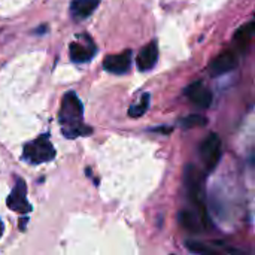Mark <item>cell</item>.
I'll return each mask as SVG.
<instances>
[{"instance_id": "cell-1", "label": "cell", "mask_w": 255, "mask_h": 255, "mask_svg": "<svg viewBox=\"0 0 255 255\" xmlns=\"http://www.w3.org/2000/svg\"><path fill=\"white\" fill-rule=\"evenodd\" d=\"M58 121L66 137H78L91 133L90 127L84 126V106L76 93H66L58 111Z\"/></svg>"}, {"instance_id": "cell-2", "label": "cell", "mask_w": 255, "mask_h": 255, "mask_svg": "<svg viewBox=\"0 0 255 255\" xmlns=\"http://www.w3.org/2000/svg\"><path fill=\"white\" fill-rule=\"evenodd\" d=\"M184 184H185V188H187V193H188L191 202L200 211V217L203 220L205 227H208V226L212 227L209 217L205 212V205H203V175L199 172V169L188 164L184 172Z\"/></svg>"}, {"instance_id": "cell-3", "label": "cell", "mask_w": 255, "mask_h": 255, "mask_svg": "<svg viewBox=\"0 0 255 255\" xmlns=\"http://www.w3.org/2000/svg\"><path fill=\"white\" fill-rule=\"evenodd\" d=\"M22 157H24V160H27L31 164H40V163L51 161L55 157V149L49 140V136L42 134L37 139L28 142L24 146Z\"/></svg>"}, {"instance_id": "cell-4", "label": "cell", "mask_w": 255, "mask_h": 255, "mask_svg": "<svg viewBox=\"0 0 255 255\" xmlns=\"http://www.w3.org/2000/svg\"><path fill=\"white\" fill-rule=\"evenodd\" d=\"M221 139L217 133L209 134L200 145V158L208 172H212L221 160Z\"/></svg>"}, {"instance_id": "cell-5", "label": "cell", "mask_w": 255, "mask_h": 255, "mask_svg": "<svg viewBox=\"0 0 255 255\" xmlns=\"http://www.w3.org/2000/svg\"><path fill=\"white\" fill-rule=\"evenodd\" d=\"M6 205L9 209L18 214H28L31 211V205L27 200V185L24 179H16V184L13 185L10 194L7 196Z\"/></svg>"}, {"instance_id": "cell-6", "label": "cell", "mask_w": 255, "mask_h": 255, "mask_svg": "<svg viewBox=\"0 0 255 255\" xmlns=\"http://www.w3.org/2000/svg\"><path fill=\"white\" fill-rule=\"evenodd\" d=\"M185 96L199 108L208 109L212 105V91L202 82L196 81L185 88Z\"/></svg>"}, {"instance_id": "cell-7", "label": "cell", "mask_w": 255, "mask_h": 255, "mask_svg": "<svg viewBox=\"0 0 255 255\" xmlns=\"http://www.w3.org/2000/svg\"><path fill=\"white\" fill-rule=\"evenodd\" d=\"M103 67L106 72L114 73V75H124L130 70L131 67V51H123L121 54H114L108 55L103 60Z\"/></svg>"}, {"instance_id": "cell-8", "label": "cell", "mask_w": 255, "mask_h": 255, "mask_svg": "<svg viewBox=\"0 0 255 255\" xmlns=\"http://www.w3.org/2000/svg\"><path fill=\"white\" fill-rule=\"evenodd\" d=\"M236 66H238L236 54L233 51H226L212 60V63L209 64V73L211 76H223L232 72Z\"/></svg>"}, {"instance_id": "cell-9", "label": "cell", "mask_w": 255, "mask_h": 255, "mask_svg": "<svg viewBox=\"0 0 255 255\" xmlns=\"http://www.w3.org/2000/svg\"><path fill=\"white\" fill-rule=\"evenodd\" d=\"M69 55L73 63H87L96 55V45L88 37L87 45L81 42H72L69 46Z\"/></svg>"}, {"instance_id": "cell-10", "label": "cell", "mask_w": 255, "mask_h": 255, "mask_svg": "<svg viewBox=\"0 0 255 255\" xmlns=\"http://www.w3.org/2000/svg\"><path fill=\"white\" fill-rule=\"evenodd\" d=\"M158 61V46H157V42H149L148 45H145L139 54H137V58H136V64L139 67V70L142 72H146V70H151Z\"/></svg>"}, {"instance_id": "cell-11", "label": "cell", "mask_w": 255, "mask_h": 255, "mask_svg": "<svg viewBox=\"0 0 255 255\" xmlns=\"http://www.w3.org/2000/svg\"><path fill=\"white\" fill-rule=\"evenodd\" d=\"M178 221H179V226L190 233H200L202 229L205 227L202 217L193 211H181L178 214Z\"/></svg>"}, {"instance_id": "cell-12", "label": "cell", "mask_w": 255, "mask_h": 255, "mask_svg": "<svg viewBox=\"0 0 255 255\" xmlns=\"http://www.w3.org/2000/svg\"><path fill=\"white\" fill-rule=\"evenodd\" d=\"M100 0H73L70 4V13L75 19L88 18L99 6Z\"/></svg>"}, {"instance_id": "cell-13", "label": "cell", "mask_w": 255, "mask_h": 255, "mask_svg": "<svg viewBox=\"0 0 255 255\" xmlns=\"http://www.w3.org/2000/svg\"><path fill=\"white\" fill-rule=\"evenodd\" d=\"M185 247H187V250H188L190 253H193V254H217V250L211 248V247L206 245V244L197 242V241H187V242H185Z\"/></svg>"}, {"instance_id": "cell-14", "label": "cell", "mask_w": 255, "mask_h": 255, "mask_svg": "<svg viewBox=\"0 0 255 255\" xmlns=\"http://www.w3.org/2000/svg\"><path fill=\"white\" fill-rule=\"evenodd\" d=\"M148 106H149V94L146 93V94H143V96H142V99L139 100V103H136V105L130 106V109H128V115H130L131 118H139V117H142V115L146 112Z\"/></svg>"}, {"instance_id": "cell-15", "label": "cell", "mask_w": 255, "mask_h": 255, "mask_svg": "<svg viewBox=\"0 0 255 255\" xmlns=\"http://www.w3.org/2000/svg\"><path fill=\"white\" fill-rule=\"evenodd\" d=\"M208 124V120L206 117L203 115H199V114H193V115H188L185 117L184 120H181V126L184 128H194V127H203Z\"/></svg>"}, {"instance_id": "cell-16", "label": "cell", "mask_w": 255, "mask_h": 255, "mask_svg": "<svg viewBox=\"0 0 255 255\" xmlns=\"http://www.w3.org/2000/svg\"><path fill=\"white\" fill-rule=\"evenodd\" d=\"M27 220H28V218H22V220H21V223H19V229H21V230H24V229H25Z\"/></svg>"}, {"instance_id": "cell-17", "label": "cell", "mask_w": 255, "mask_h": 255, "mask_svg": "<svg viewBox=\"0 0 255 255\" xmlns=\"http://www.w3.org/2000/svg\"><path fill=\"white\" fill-rule=\"evenodd\" d=\"M3 230H4V226H3V221L0 220V238L3 236Z\"/></svg>"}, {"instance_id": "cell-18", "label": "cell", "mask_w": 255, "mask_h": 255, "mask_svg": "<svg viewBox=\"0 0 255 255\" xmlns=\"http://www.w3.org/2000/svg\"><path fill=\"white\" fill-rule=\"evenodd\" d=\"M253 169H254V172H255V157L253 158Z\"/></svg>"}, {"instance_id": "cell-19", "label": "cell", "mask_w": 255, "mask_h": 255, "mask_svg": "<svg viewBox=\"0 0 255 255\" xmlns=\"http://www.w3.org/2000/svg\"><path fill=\"white\" fill-rule=\"evenodd\" d=\"M253 22H254V25H255V19H254V21H253Z\"/></svg>"}]
</instances>
